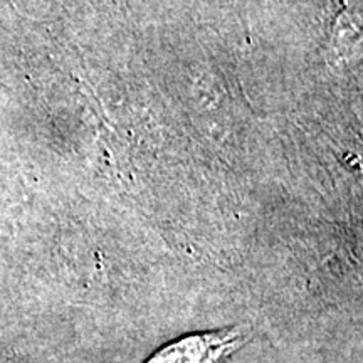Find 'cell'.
<instances>
[{"label":"cell","instance_id":"obj_1","mask_svg":"<svg viewBox=\"0 0 363 363\" xmlns=\"http://www.w3.org/2000/svg\"><path fill=\"white\" fill-rule=\"evenodd\" d=\"M246 342L239 328L190 335L165 345L147 363H222Z\"/></svg>","mask_w":363,"mask_h":363}]
</instances>
